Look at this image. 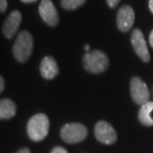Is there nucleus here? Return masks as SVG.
Here are the masks:
<instances>
[{
    "label": "nucleus",
    "instance_id": "nucleus-1",
    "mask_svg": "<svg viewBox=\"0 0 153 153\" xmlns=\"http://www.w3.org/2000/svg\"><path fill=\"white\" fill-rule=\"evenodd\" d=\"M49 130V120L44 113H38L33 116L27 123V132L28 137L33 141H41L44 140Z\"/></svg>",
    "mask_w": 153,
    "mask_h": 153
},
{
    "label": "nucleus",
    "instance_id": "nucleus-2",
    "mask_svg": "<svg viewBox=\"0 0 153 153\" xmlns=\"http://www.w3.org/2000/svg\"><path fill=\"white\" fill-rule=\"evenodd\" d=\"M33 50V38L32 34L27 31H22L17 36L12 48L15 59L21 63H24L31 57Z\"/></svg>",
    "mask_w": 153,
    "mask_h": 153
},
{
    "label": "nucleus",
    "instance_id": "nucleus-3",
    "mask_svg": "<svg viewBox=\"0 0 153 153\" xmlns=\"http://www.w3.org/2000/svg\"><path fill=\"white\" fill-rule=\"evenodd\" d=\"M85 69L92 73H100L106 70L109 60L106 55L100 50H93L85 54L82 60Z\"/></svg>",
    "mask_w": 153,
    "mask_h": 153
},
{
    "label": "nucleus",
    "instance_id": "nucleus-4",
    "mask_svg": "<svg viewBox=\"0 0 153 153\" xmlns=\"http://www.w3.org/2000/svg\"><path fill=\"white\" fill-rule=\"evenodd\" d=\"M88 135L87 128L82 123H66L60 130V137L66 143L76 144L84 140Z\"/></svg>",
    "mask_w": 153,
    "mask_h": 153
},
{
    "label": "nucleus",
    "instance_id": "nucleus-5",
    "mask_svg": "<svg viewBox=\"0 0 153 153\" xmlns=\"http://www.w3.org/2000/svg\"><path fill=\"white\" fill-rule=\"evenodd\" d=\"M130 92L134 101L138 105H142L149 101L150 91L147 85L141 78L134 76L130 82Z\"/></svg>",
    "mask_w": 153,
    "mask_h": 153
},
{
    "label": "nucleus",
    "instance_id": "nucleus-6",
    "mask_svg": "<svg viewBox=\"0 0 153 153\" xmlns=\"http://www.w3.org/2000/svg\"><path fill=\"white\" fill-rule=\"evenodd\" d=\"M94 135L100 142L105 145H111L117 139L113 127L105 121H100L96 123L94 127Z\"/></svg>",
    "mask_w": 153,
    "mask_h": 153
},
{
    "label": "nucleus",
    "instance_id": "nucleus-7",
    "mask_svg": "<svg viewBox=\"0 0 153 153\" xmlns=\"http://www.w3.org/2000/svg\"><path fill=\"white\" fill-rule=\"evenodd\" d=\"M39 15L49 27H55L59 22L58 12L51 0H42L38 8Z\"/></svg>",
    "mask_w": 153,
    "mask_h": 153
},
{
    "label": "nucleus",
    "instance_id": "nucleus-8",
    "mask_svg": "<svg viewBox=\"0 0 153 153\" xmlns=\"http://www.w3.org/2000/svg\"><path fill=\"white\" fill-rule=\"evenodd\" d=\"M131 43L137 55L144 62H148L150 60V53L148 51L144 35L140 29H134L131 35Z\"/></svg>",
    "mask_w": 153,
    "mask_h": 153
},
{
    "label": "nucleus",
    "instance_id": "nucleus-9",
    "mask_svg": "<svg viewBox=\"0 0 153 153\" xmlns=\"http://www.w3.org/2000/svg\"><path fill=\"white\" fill-rule=\"evenodd\" d=\"M134 22V11L132 7L124 5L121 7L117 15V25L121 32L129 31Z\"/></svg>",
    "mask_w": 153,
    "mask_h": 153
},
{
    "label": "nucleus",
    "instance_id": "nucleus-10",
    "mask_svg": "<svg viewBox=\"0 0 153 153\" xmlns=\"http://www.w3.org/2000/svg\"><path fill=\"white\" fill-rule=\"evenodd\" d=\"M22 14L18 10H14L6 18L3 25L4 36L8 39H11L15 36L22 23Z\"/></svg>",
    "mask_w": 153,
    "mask_h": 153
},
{
    "label": "nucleus",
    "instance_id": "nucleus-11",
    "mask_svg": "<svg viewBox=\"0 0 153 153\" xmlns=\"http://www.w3.org/2000/svg\"><path fill=\"white\" fill-rule=\"evenodd\" d=\"M59 67L53 57L46 56L40 63V73L44 79L51 80L57 76Z\"/></svg>",
    "mask_w": 153,
    "mask_h": 153
},
{
    "label": "nucleus",
    "instance_id": "nucleus-12",
    "mask_svg": "<svg viewBox=\"0 0 153 153\" xmlns=\"http://www.w3.org/2000/svg\"><path fill=\"white\" fill-rule=\"evenodd\" d=\"M16 114V103L10 99L0 100V120L10 119Z\"/></svg>",
    "mask_w": 153,
    "mask_h": 153
},
{
    "label": "nucleus",
    "instance_id": "nucleus-13",
    "mask_svg": "<svg viewBox=\"0 0 153 153\" xmlns=\"http://www.w3.org/2000/svg\"><path fill=\"white\" fill-rule=\"evenodd\" d=\"M153 111V102L148 101L146 103L141 105L140 109L138 113V117L140 122L143 125L151 127L153 126V119L151 116V113Z\"/></svg>",
    "mask_w": 153,
    "mask_h": 153
},
{
    "label": "nucleus",
    "instance_id": "nucleus-14",
    "mask_svg": "<svg viewBox=\"0 0 153 153\" xmlns=\"http://www.w3.org/2000/svg\"><path fill=\"white\" fill-rule=\"evenodd\" d=\"M86 0H61L60 4L65 10H76L79 6L82 5Z\"/></svg>",
    "mask_w": 153,
    "mask_h": 153
},
{
    "label": "nucleus",
    "instance_id": "nucleus-15",
    "mask_svg": "<svg viewBox=\"0 0 153 153\" xmlns=\"http://www.w3.org/2000/svg\"><path fill=\"white\" fill-rule=\"evenodd\" d=\"M7 7H8L7 0H0V13L5 12Z\"/></svg>",
    "mask_w": 153,
    "mask_h": 153
},
{
    "label": "nucleus",
    "instance_id": "nucleus-16",
    "mask_svg": "<svg viewBox=\"0 0 153 153\" xmlns=\"http://www.w3.org/2000/svg\"><path fill=\"white\" fill-rule=\"evenodd\" d=\"M50 153H68L67 151L64 147L61 146H56V147L53 148V150L51 151Z\"/></svg>",
    "mask_w": 153,
    "mask_h": 153
},
{
    "label": "nucleus",
    "instance_id": "nucleus-17",
    "mask_svg": "<svg viewBox=\"0 0 153 153\" xmlns=\"http://www.w3.org/2000/svg\"><path fill=\"white\" fill-rule=\"evenodd\" d=\"M106 1H107V4L110 8H114L120 2V0H106Z\"/></svg>",
    "mask_w": 153,
    "mask_h": 153
},
{
    "label": "nucleus",
    "instance_id": "nucleus-18",
    "mask_svg": "<svg viewBox=\"0 0 153 153\" xmlns=\"http://www.w3.org/2000/svg\"><path fill=\"white\" fill-rule=\"evenodd\" d=\"M4 86H5V82H4V77L0 75V94L2 93L4 89Z\"/></svg>",
    "mask_w": 153,
    "mask_h": 153
},
{
    "label": "nucleus",
    "instance_id": "nucleus-19",
    "mask_svg": "<svg viewBox=\"0 0 153 153\" xmlns=\"http://www.w3.org/2000/svg\"><path fill=\"white\" fill-rule=\"evenodd\" d=\"M16 153H31V151L28 148H22Z\"/></svg>",
    "mask_w": 153,
    "mask_h": 153
},
{
    "label": "nucleus",
    "instance_id": "nucleus-20",
    "mask_svg": "<svg viewBox=\"0 0 153 153\" xmlns=\"http://www.w3.org/2000/svg\"><path fill=\"white\" fill-rule=\"evenodd\" d=\"M149 42H150V44L151 46L153 48V30L150 33V36H149Z\"/></svg>",
    "mask_w": 153,
    "mask_h": 153
},
{
    "label": "nucleus",
    "instance_id": "nucleus-21",
    "mask_svg": "<svg viewBox=\"0 0 153 153\" xmlns=\"http://www.w3.org/2000/svg\"><path fill=\"white\" fill-rule=\"evenodd\" d=\"M149 8L153 14V0H149Z\"/></svg>",
    "mask_w": 153,
    "mask_h": 153
},
{
    "label": "nucleus",
    "instance_id": "nucleus-22",
    "mask_svg": "<svg viewBox=\"0 0 153 153\" xmlns=\"http://www.w3.org/2000/svg\"><path fill=\"white\" fill-rule=\"evenodd\" d=\"M21 1L23 3H26V4H31V3H34L38 0H21Z\"/></svg>",
    "mask_w": 153,
    "mask_h": 153
},
{
    "label": "nucleus",
    "instance_id": "nucleus-23",
    "mask_svg": "<svg viewBox=\"0 0 153 153\" xmlns=\"http://www.w3.org/2000/svg\"><path fill=\"white\" fill-rule=\"evenodd\" d=\"M84 49H85V51H87V53L89 52V50H90V45L89 44H86L85 47H84Z\"/></svg>",
    "mask_w": 153,
    "mask_h": 153
}]
</instances>
